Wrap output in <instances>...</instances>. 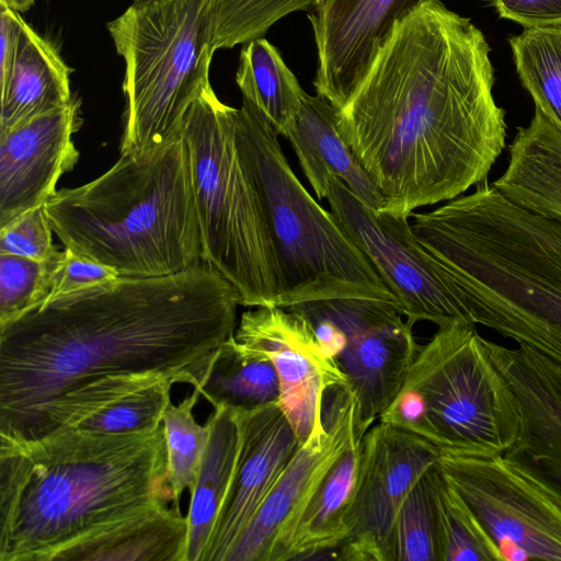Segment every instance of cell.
I'll list each match as a JSON object with an SVG mask.
<instances>
[{
    "label": "cell",
    "instance_id": "cell-1",
    "mask_svg": "<svg viewBox=\"0 0 561 561\" xmlns=\"http://www.w3.org/2000/svg\"><path fill=\"white\" fill-rule=\"evenodd\" d=\"M241 298L205 262L51 298L0 328V447L76 427L171 379L194 388L234 334Z\"/></svg>",
    "mask_w": 561,
    "mask_h": 561
},
{
    "label": "cell",
    "instance_id": "cell-2",
    "mask_svg": "<svg viewBox=\"0 0 561 561\" xmlns=\"http://www.w3.org/2000/svg\"><path fill=\"white\" fill-rule=\"evenodd\" d=\"M489 54L469 19L430 0L397 25L335 108L342 138L379 187L381 210L410 217L486 180L506 141Z\"/></svg>",
    "mask_w": 561,
    "mask_h": 561
},
{
    "label": "cell",
    "instance_id": "cell-3",
    "mask_svg": "<svg viewBox=\"0 0 561 561\" xmlns=\"http://www.w3.org/2000/svg\"><path fill=\"white\" fill-rule=\"evenodd\" d=\"M163 425L69 427L0 447V561H57L73 547L173 503Z\"/></svg>",
    "mask_w": 561,
    "mask_h": 561
},
{
    "label": "cell",
    "instance_id": "cell-4",
    "mask_svg": "<svg viewBox=\"0 0 561 561\" xmlns=\"http://www.w3.org/2000/svg\"><path fill=\"white\" fill-rule=\"evenodd\" d=\"M45 207L65 248L121 276H165L203 262L182 136L148 156L121 154L96 179L58 190Z\"/></svg>",
    "mask_w": 561,
    "mask_h": 561
},
{
    "label": "cell",
    "instance_id": "cell-5",
    "mask_svg": "<svg viewBox=\"0 0 561 561\" xmlns=\"http://www.w3.org/2000/svg\"><path fill=\"white\" fill-rule=\"evenodd\" d=\"M278 134L248 100L234 113L238 152L264 203L282 274L279 307L340 298L398 299L332 211L291 170ZM400 310V308H399Z\"/></svg>",
    "mask_w": 561,
    "mask_h": 561
},
{
    "label": "cell",
    "instance_id": "cell-6",
    "mask_svg": "<svg viewBox=\"0 0 561 561\" xmlns=\"http://www.w3.org/2000/svg\"><path fill=\"white\" fill-rule=\"evenodd\" d=\"M234 113L208 84L181 133L191 158L203 262L236 287L241 306H277L283 274L260 190L236 146Z\"/></svg>",
    "mask_w": 561,
    "mask_h": 561
},
{
    "label": "cell",
    "instance_id": "cell-7",
    "mask_svg": "<svg viewBox=\"0 0 561 561\" xmlns=\"http://www.w3.org/2000/svg\"><path fill=\"white\" fill-rule=\"evenodd\" d=\"M439 453L503 455L515 442V397L472 323L439 327L419 346L397 396L378 419Z\"/></svg>",
    "mask_w": 561,
    "mask_h": 561
},
{
    "label": "cell",
    "instance_id": "cell-8",
    "mask_svg": "<svg viewBox=\"0 0 561 561\" xmlns=\"http://www.w3.org/2000/svg\"><path fill=\"white\" fill-rule=\"evenodd\" d=\"M216 0L131 4L107 23L125 62L121 154L148 156L181 137L185 116L210 84Z\"/></svg>",
    "mask_w": 561,
    "mask_h": 561
},
{
    "label": "cell",
    "instance_id": "cell-9",
    "mask_svg": "<svg viewBox=\"0 0 561 561\" xmlns=\"http://www.w3.org/2000/svg\"><path fill=\"white\" fill-rule=\"evenodd\" d=\"M285 308L310 321L320 345L346 376L363 439L397 396L417 352L413 325L394 304L376 299L340 298Z\"/></svg>",
    "mask_w": 561,
    "mask_h": 561
},
{
    "label": "cell",
    "instance_id": "cell-10",
    "mask_svg": "<svg viewBox=\"0 0 561 561\" xmlns=\"http://www.w3.org/2000/svg\"><path fill=\"white\" fill-rule=\"evenodd\" d=\"M492 330L517 343L506 347L483 337L519 412L518 434L503 455L561 506V331L514 318L495 320Z\"/></svg>",
    "mask_w": 561,
    "mask_h": 561
},
{
    "label": "cell",
    "instance_id": "cell-11",
    "mask_svg": "<svg viewBox=\"0 0 561 561\" xmlns=\"http://www.w3.org/2000/svg\"><path fill=\"white\" fill-rule=\"evenodd\" d=\"M327 201L398 299L400 311L411 325L419 321L438 328L470 323L450 290L445 268L412 231L410 217L370 208L337 178L329 182Z\"/></svg>",
    "mask_w": 561,
    "mask_h": 561
},
{
    "label": "cell",
    "instance_id": "cell-12",
    "mask_svg": "<svg viewBox=\"0 0 561 561\" xmlns=\"http://www.w3.org/2000/svg\"><path fill=\"white\" fill-rule=\"evenodd\" d=\"M357 401L345 386L331 387L308 438L282 472L226 561L291 560L304 513L340 456L356 440Z\"/></svg>",
    "mask_w": 561,
    "mask_h": 561
},
{
    "label": "cell",
    "instance_id": "cell-13",
    "mask_svg": "<svg viewBox=\"0 0 561 561\" xmlns=\"http://www.w3.org/2000/svg\"><path fill=\"white\" fill-rule=\"evenodd\" d=\"M438 467L494 539L533 559L561 560V506L536 478L504 455L440 453Z\"/></svg>",
    "mask_w": 561,
    "mask_h": 561
},
{
    "label": "cell",
    "instance_id": "cell-14",
    "mask_svg": "<svg viewBox=\"0 0 561 561\" xmlns=\"http://www.w3.org/2000/svg\"><path fill=\"white\" fill-rule=\"evenodd\" d=\"M347 535L333 551L342 561H390L393 524L405 496L439 458L425 438L380 422L362 439Z\"/></svg>",
    "mask_w": 561,
    "mask_h": 561
},
{
    "label": "cell",
    "instance_id": "cell-15",
    "mask_svg": "<svg viewBox=\"0 0 561 561\" xmlns=\"http://www.w3.org/2000/svg\"><path fill=\"white\" fill-rule=\"evenodd\" d=\"M234 339L271 358L279 380L278 404L299 442H305L322 411L324 393L347 385L310 321L289 308L254 307L242 313Z\"/></svg>",
    "mask_w": 561,
    "mask_h": 561
},
{
    "label": "cell",
    "instance_id": "cell-16",
    "mask_svg": "<svg viewBox=\"0 0 561 561\" xmlns=\"http://www.w3.org/2000/svg\"><path fill=\"white\" fill-rule=\"evenodd\" d=\"M430 0H320L309 14L317 94L340 108L369 72L397 25Z\"/></svg>",
    "mask_w": 561,
    "mask_h": 561
},
{
    "label": "cell",
    "instance_id": "cell-17",
    "mask_svg": "<svg viewBox=\"0 0 561 561\" xmlns=\"http://www.w3.org/2000/svg\"><path fill=\"white\" fill-rule=\"evenodd\" d=\"M81 102L72 100L0 133V228L46 205L59 179L79 159L72 136L81 125Z\"/></svg>",
    "mask_w": 561,
    "mask_h": 561
},
{
    "label": "cell",
    "instance_id": "cell-18",
    "mask_svg": "<svg viewBox=\"0 0 561 561\" xmlns=\"http://www.w3.org/2000/svg\"><path fill=\"white\" fill-rule=\"evenodd\" d=\"M233 411L241 432L240 454L202 561H226L300 445L278 402Z\"/></svg>",
    "mask_w": 561,
    "mask_h": 561
},
{
    "label": "cell",
    "instance_id": "cell-19",
    "mask_svg": "<svg viewBox=\"0 0 561 561\" xmlns=\"http://www.w3.org/2000/svg\"><path fill=\"white\" fill-rule=\"evenodd\" d=\"M285 138L318 199H327L329 182L337 178L370 208L382 209L379 187L342 138L335 107L327 99L306 93Z\"/></svg>",
    "mask_w": 561,
    "mask_h": 561
},
{
    "label": "cell",
    "instance_id": "cell-20",
    "mask_svg": "<svg viewBox=\"0 0 561 561\" xmlns=\"http://www.w3.org/2000/svg\"><path fill=\"white\" fill-rule=\"evenodd\" d=\"M492 185L511 202L561 221V127L540 110L519 127L508 163Z\"/></svg>",
    "mask_w": 561,
    "mask_h": 561
},
{
    "label": "cell",
    "instance_id": "cell-21",
    "mask_svg": "<svg viewBox=\"0 0 561 561\" xmlns=\"http://www.w3.org/2000/svg\"><path fill=\"white\" fill-rule=\"evenodd\" d=\"M71 69L25 21L8 79L0 83V133L68 104Z\"/></svg>",
    "mask_w": 561,
    "mask_h": 561
},
{
    "label": "cell",
    "instance_id": "cell-22",
    "mask_svg": "<svg viewBox=\"0 0 561 561\" xmlns=\"http://www.w3.org/2000/svg\"><path fill=\"white\" fill-rule=\"evenodd\" d=\"M210 434L190 491L185 561H202L236 473L241 432L230 408H217L207 420Z\"/></svg>",
    "mask_w": 561,
    "mask_h": 561
},
{
    "label": "cell",
    "instance_id": "cell-23",
    "mask_svg": "<svg viewBox=\"0 0 561 561\" xmlns=\"http://www.w3.org/2000/svg\"><path fill=\"white\" fill-rule=\"evenodd\" d=\"M187 518L164 506L71 548L67 561H185Z\"/></svg>",
    "mask_w": 561,
    "mask_h": 561
},
{
    "label": "cell",
    "instance_id": "cell-24",
    "mask_svg": "<svg viewBox=\"0 0 561 561\" xmlns=\"http://www.w3.org/2000/svg\"><path fill=\"white\" fill-rule=\"evenodd\" d=\"M214 409L252 410L279 400V380L273 362L234 339L213 353L206 373L195 387Z\"/></svg>",
    "mask_w": 561,
    "mask_h": 561
},
{
    "label": "cell",
    "instance_id": "cell-25",
    "mask_svg": "<svg viewBox=\"0 0 561 561\" xmlns=\"http://www.w3.org/2000/svg\"><path fill=\"white\" fill-rule=\"evenodd\" d=\"M362 440L340 456L304 513L296 530L291 560L333 551L347 535V517L357 486Z\"/></svg>",
    "mask_w": 561,
    "mask_h": 561
},
{
    "label": "cell",
    "instance_id": "cell-26",
    "mask_svg": "<svg viewBox=\"0 0 561 561\" xmlns=\"http://www.w3.org/2000/svg\"><path fill=\"white\" fill-rule=\"evenodd\" d=\"M236 82L242 99L253 104L278 135L286 137L306 92L277 48L263 37L244 44Z\"/></svg>",
    "mask_w": 561,
    "mask_h": 561
},
{
    "label": "cell",
    "instance_id": "cell-27",
    "mask_svg": "<svg viewBox=\"0 0 561 561\" xmlns=\"http://www.w3.org/2000/svg\"><path fill=\"white\" fill-rule=\"evenodd\" d=\"M434 501L439 561H503L482 523L442 473L438 461L428 470Z\"/></svg>",
    "mask_w": 561,
    "mask_h": 561
},
{
    "label": "cell",
    "instance_id": "cell-28",
    "mask_svg": "<svg viewBox=\"0 0 561 561\" xmlns=\"http://www.w3.org/2000/svg\"><path fill=\"white\" fill-rule=\"evenodd\" d=\"M510 45L535 107L561 127V25L525 28Z\"/></svg>",
    "mask_w": 561,
    "mask_h": 561
},
{
    "label": "cell",
    "instance_id": "cell-29",
    "mask_svg": "<svg viewBox=\"0 0 561 561\" xmlns=\"http://www.w3.org/2000/svg\"><path fill=\"white\" fill-rule=\"evenodd\" d=\"M199 396L195 389L179 404L170 403L162 417L174 506H179L184 490L193 489L209 439L208 421L199 425L193 414Z\"/></svg>",
    "mask_w": 561,
    "mask_h": 561
},
{
    "label": "cell",
    "instance_id": "cell-30",
    "mask_svg": "<svg viewBox=\"0 0 561 561\" xmlns=\"http://www.w3.org/2000/svg\"><path fill=\"white\" fill-rule=\"evenodd\" d=\"M320 0H216L214 50L232 48L262 37L286 15L312 9Z\"/></svg>",
    "mask_w": 561,
    "mask_h": 561
},
{
    "label": "cell",
    "instance_id": "cell-31",
    "mask_svg": "<svg viewBox=\"0 0 561 561\" xmlns=\"http://www.w3.org/2000/svg\"><path fill=\"white\" fill-rule=\"evenodd\" d=\"M428 470L410 490L399 508L391 534L390 561H439Z\"/></svg>",
    "mask_w": 561,
    "mask_h": 561
},
{
    "label": "cell",
    "instance_id": "cell-32",
    "mask_svg": "<svg viewBox=\"0 0 561 561\" xmlns=\"http://www.w3.org/2000/svg\"><path fill=\"white\" fill-rule=\"evenodd\" d=\"M64 255L49 261L0 253V328L46 302Z\"/></svg>",
    "mask_w": 561,
    "mask_h": 561
},
{
    "label": "cell",
    "instance_id": "cell-33",
    "mask_svg": "<svg viewBox=\"0 0 561 561\" xmlns=\"http://www.w3.org/2000/svg\"><path fill=\"white\" fill-rule=\"evenodd\" d=\"M174 382L165 379L128 393L99 412L87 417L76 427L114 434L148 433L162 424Z\"/></svg>",
    "mask_w": 561,
    "mask_h": 561
},
{
    "label": "cell",
    "instance_id": "cell-34",
    "mask_svg": "<svg viewBox=\"0 0 561 561\" xmlns=\"http://www.w3.org/2000/svg\"><path fill=\"white\" fill-rule=\"evenodd\" d=\"M53 232L45 205L33 208L0 228V253L53 260L62 252L54 244Z\"/></svg>",
    "mask_w": 561,
    "mask_h": 561
},
{
    "label": "cell",
    "instance_id": "cell-35",
    "mask_svg": "<svg viewBox=\"0 0 561 561\" xmlns=\"http://www.w3.org/2000/svg\"><path fill=\"white\" fill-rule=\"evenodd\" d=\"M118 276L114 268L65 248L49 299L107 284Z\"/></svg>",
    "mask_w": 561,
    "mask_h": 561
},
{
    "label": "cell",
    "instance_id": "cell-36",
    "mask_svg": "<svg viewBox=\"0 0 561 561\" xmlns=\"http://www.w3.org/2000/svg\"><path fill=\"white\" fill-rule=\"evenodd\" d=\"M499 14L529 27L561 25V0H493Z\"/></svg>",
    "mask_w": 561,
    "mask_h": 561
},
{
    "label": "cell",
    "instance_id": "cell-37",
    "mask_svg": "<svg viewBox=\"0 0 561 561\" xmlns=\"http://www.w3.org/2000/svg\"><path fill=\"white\" fill-rule=\"evenodd\" d=\"M34 4V0H0V5H4L15 12H25Z\"/></svg>",
    "mask_w": 561,
    "mask_h": 561
},
{
    "label": "cell",
    "instance_id": "cell-38",
    "mask_svg": "<svg viewBox=\"0 0 561 561\" xmlns=\"http://www.w3.org/2000/svg\"><path fill=\"white\" fill-rule=\"evenodd\" d=\"M154 1H158V0H133V4H135V5H145V4L152 3Z\"/></svg>",
    "mask_w": 561,
    "mask_h": 561
}]
</instances>
